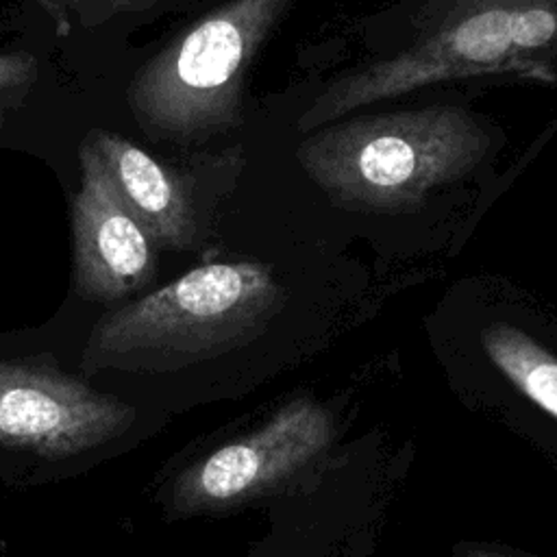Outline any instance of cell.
I'll list each match as a JSON object with an SVG mask.
<instances>
[{"instance_id": "6da1fadb", "label": "cell", "mask_w": 557, "mask_h": 557, "mask_svg": "<svg viewBox=\"0 0 557 557\" xmlns=\"http://www.w3.org/2000/svg\"><path fill=\"white\" fill-rule=\"evenodd\" d=\"M557 0H442L396 54L335 78L300 113L313 131L366 104L435 83L516 74L553 83Z\"/></svg>"}, {"instance_id": "7a4b0ae2", "label": "cell", "mask_w": 557, "mask_h": 557, "mask_svg": "<svg viewBox=\"0 0 557 557\" xmlns=\"http://www.w3.org/2000/svg\"><path fill=\"white\" fill-rule=\"evenodd\" d=\"M492 144L461 107H422L329 124L300 141L307 176L339 207L400 211L472 172Z\"/></svg>"}, {"instance_id": "3957f363", "label": "cell", "mask_w": 557, "mask_h": 557, "mask_svg": "<svg viewBox=\"0 0 557 557\" xmlns=\"http://www.w3.org/2000/svg\"><path fill=\"white\" fill-rule=\"evenodd\" d=\"M281 300L265 263H205L100 318L85 366L161 368L205 357L252 335Z\"/></svg>"}, {"instance_id": "277c9868", "label": "cell", "mask_w": 557, "mask_h": 557, "mask_svg": "<svg viewBox=\"0 0 557 557\" xmlns=\"http://www.w3.org/2000/svg\"><path fill=\"white\" fill-rule=\"evenodd\" d=\"M294 0H231L139 67L128 104L148 135L198 139L237 122L246 70Z\"/></svg>"}, {"instance_id": "5b68a950", "label": "cell", "mask_w": 557, "mask_h": 557, "mask_svg": "<svg viewBox=\"0 0 557 557\" xmlns=\"http://www.w3.org/2000/svg\"><path fill=\"white\" fill-rule=\"evenodd\" d=\"M133 418V407L78 379L44 366L0 361V444L65 457L104 444Z\"/></svg>"}, {"instance_id": "8992f818", "label": "cell", "mask_w": 557, "mask_h": 557, "mask_svg": "<svg viewBox=\"0 0 557 557\" xmlns=\"http://www.w3.org/2000/svg\"><path fill=\"white\" fill-rule=\"evenodd\" d=\"M81 183L70 202L76 292L115 302L146 287L159 263V246L128 211L87 139L78 148Z\"/></svg>"}, {"instance_id": "52a82bcc", "label": "cell", "mask_w": 557, "mask_h": 557, "mask_svg": "<svg viewBox=\"0 0 557 557\" xmlns=\"http://www.w3.org/2000/svg\"><path fill=\"white\" fill-rule=\"evenodd\" d=\"M326 442V418L311 405L285 407L257 433L202 459L181 481L187 505L233 503L311 457Z\"/></svg>"}, {"instance_id": "ba28073f", "label": "cell", "mask_w": 557, "mask_h": 557, "mask_svg": "<svg viewBox=\"0 0 557 557\" xmlns=\"http://www.w3.org/2000/svg\"><path fill=\"white\" fill-rule=\"evenodd\" d=\"M128 211L152 235L159 250H189L200 237L191 183L172 165L111 131L85 137Z\"/></svg>"}, {"instance_id": "9c48e42d", "label": "cell", "mask_w": 557, "mask_h": 557, "mask_svg": "<svg viewBox=\"0 0 557 557\" xmlns=\"http://www.w3.org/2000/svg\"><path fill=\"white\" fill-rule=\"evenodd\" d=\"M481 344L490 361L537 407L557 418V355L511 324H492Z\"/></svg>"}, {"instance_id": "30bf717a", "label": "cell", "mask_w": 557, "mask_h": 557, "mask_svg": "<svg viewBox=\"0 0 557 557\" xmlns=\"http://www.w3.org/2000/svg\"><path fill=\"white\" fill-rule=\"evenodd\" d=\"M39 61L30 52H0V126L37 83Z\"/></svg>"}, {"instance_id": "8fae6325", "label": "cell", "mask_w": 557, "mask_h": 557, "mask_svg": "<svg viewBox=\"0 0 557 557\" xmlns=\"http://www.w3.org/2000/svg\"><path fill=\"white\" fill-rule=\"evenodd\" d=\"M46 9H48V13L57 20V24H59V30L61 33H67V13L72 11V9H78L85 0H39Z\"/></svg>"}, {"instance_id": "7c38bea8", "label": "cell", "mask_w": 557, "mask_h": 557, "mask_svg": "<svg viewBox=\"0 0 557 557\" xmlns=\"http://www.w3.org/2000/svg\"><path fill=\"white\" fill-rule=\"evenodd\" d=\"M472 557H500V555H487V553H481V550H479V553H474Z\"/></svg>"}]
</instances>
